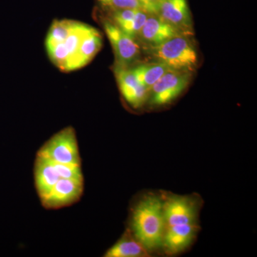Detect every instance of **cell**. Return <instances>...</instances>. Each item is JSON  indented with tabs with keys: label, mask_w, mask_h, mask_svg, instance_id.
<instances>
[{
	"label": "cell",
	"mask_w": 257,
	"mask_h": 257,
	"mask_svg": "<svg viewBox=\"0 0 257 257\" xmlns=\"http://www.w3.org/2000/svg\"><path fill=\"white\" fill-rule=\"evenodd\" d=\"M101 6L109 10L119 9H143V5L139 0H98Z\"/></svg>",
	"instance_id": "cell-19"
},
{
	"label": "cell",
	"mask_w": 257,
	"mask_h": 257,
	"mask_svg": "<svg viewBox=\"0 0 257 257\" xmlns=\"http://www.w3.org/2000/svg\"><path fill=\"white\" fill-rule=\"evenodd\" d=\"M91 27L84 24L75 22L73 29L63 42L64 47L68 52L69 57L68 69L67 71L77 69V53L81 41Z\"/></svg>",
	"instance_id": "cell-17"
},
{
	"label": "cell",
	"mask_w": 257,
	"mask_h": 257,
	"mask_svg": "<svg viewBox=\"0 0 257 257\" xmlns=\"http://www.w3.org/2000/svg\"><path fill=\"white\" fill-rule=\"evenodd\" d=\"M179 35H187L157 15L150 14L138 37L152 47Z\"/></svg>",
	"instance_id": "cell-10"
},
{
	"label": "cell",
	"mask_w": 257,
	"mask_h": 257,
	"mask_svg": "<svg viewBox=\"0 0 257 257\" xmlns=\"http://www.w3.org/2000/svg\"><path fill=\"white\" fill-rule=\"evenodd\" d=\"M101 37L99 32L91 27L79 45L77 53V69L90 62L101 47Z\"/></svg>",
	"instance_id": "cell-15"
},
{
	"label": "cell",
	"mask_w": 257,
	"mask_h": 257,
	"mask_svg": "<svg viewBox=\"0 0 257 257\" xmlns=\"http://www.w3.org/2000/svg\"><path fill=\"white\" fill-rule=\"evenodd\" d=\"M37 155L57 163L81 166L75 130L68 126L56 133L40 147Z\"/></svg>",
	"instance_id": "cell-3"
},
{
	"label": "cell",
	"mask_w": 257,
	"mask_h": 257,
	"mask_svg": "<svg viewBox=\"0 0 257 257\" xmlns=\"http://www.w3.org/2000/svg\"><path fill=\"white\" fill-rule=\"evenodd\" d=\"M116 77L121 94L134 109H138L145 104L150 96V89L139 82L131 69L119 66L116 69Z\"/></svg>",
	"instance_id": "cell-9"
},
{
	"label": "cell",
	"mask_w": 257,
	"mask_h": 257,
	"mask_svg": "<svg viewBox=\"0 0 257 257\" xmlns=\"http://www.w3.org/2000/svg\"><path fill=\"white\" fill-rule=\"evenodd\" d=\"M130 228L134 237L147 252L162 247L166 225L163 198L154 194L145 196L133 208Z\"/></svg>",
	"instance_id": "cell-1"
},
{
	"label": "cell",
	"mask_w": 257,
	"mask_h": 257,
	"mask_svg": "<svg viewBox=\"0 0 257 257\" xmlns=\"http://www.w3.org/2000/svg\"><path fill=\"white\" fill-rule=\"evenodd\" d=\"M103 25L119 66L126 67L136 60L140 55V50L135 40L111 21L105 20Z\"/></svg>",
	"instance_id": "cell-7"
},
{
	"label": "cell",
	"mask_w": 257,
	"mask_h": 257,
	"mask_svg": "<svg viewBox=\"0 0 257 257\" xmlns=\"http://www.w3.org/2000/svg\"><path fill=\"white\" fill-rule=\"evenodd\" d=\"M192 73L170 69L150 90V104L163 106L178 97L189 85Z\"/></svg>",
	"instance_id": "cell-4"
},
{
	"label": "cell",
	"mask_w": 257,
	"mask_h": 257,
	"mask_svg": "<svg viewBox=\"0 0 257 257\" xmlns=\"http://www.w3.org/2000/svg\"><path fill=\"white\" fill-rule=\"evenodd\" d=\"M131 69L139 82L150 90L152 86L170 69L166 64L156 62L141 64Z\"/></svg>",
	"instance_id": "cell-16"
},
{
	"label": "cell",
	"mask_w": 257,
	"mask_h": 257,
	"mask_svg": "<svg viewBox=\"0 0 257 257\" xmlns=\"http://www.w3.org/2000/svg\"><path fill=\"white\" fill-rule=\"evenodd\" d=\"M158 0H139L143 5L144 10L150 13L155 14V7Z\"/></svg>",
	"instance_id": "cell-20"
},
{
	"label": "cell",
	"mask_w": 257,
	"mask_h": 257,
	"mask_svg": "<svg viewBox=\"0 0 257 257\" xmlns=\"http://www.w3.org/2000/svg\"><path fill=\"white\" fill-rule=\"evenodd\" d=\"M84 190V179H60L41 200L47 209L69 207L78 202Z\"/></svg>",
	"instance_id": "cell-6"
},
{
	"label": "cell",
	"mask_w": 257,
	"mask_h": 257,
	"mask_svg": "<svg viewBox=\"0 0 257 257\" xmlns=\"http://www.w3.org/2000/svg\"><path fill=\"white\" fill-rule=\"evenodd\" d=\"M111 23L135 40L139 36L150 13L143 9H119L109 10Z\"/></svg>",
	"instance_id": "cell-12"
},
{
	"label": "cell",
	"mask_w": 257,
	"mask_h": 257,
	"mask_svg": "<svg viewBox=\"0 0 257 257\" xmlns=\"http://www.w3.org/2000/svg\"><path fill=\"white\" fill-rule=\"evenodd\" d=\"M197 232V224L167 226L164 235L162 248L167 254L175 255L182 252L192 244Z\"/></svg>",
	"instance_id": "cell-11"
},
{
	"label": "cell",
	"mask_w": 257,
	"mask_h": 257,
	"mask_svg": "<svg viewBox=\"0 0 257 257\" xmlns=\"http://www.w3.org/2000/svg\"><path fill=\"white\" fill-rule=\"evenodd\" d=\"M150 53L156 62L172 70L192 73L197 67V52L187 35H179L152 47Z\"/></svg>",
	"instance_id": "cell-2"
},
{
	"label": "cell",
	"mask_w": 257,
	"mask_h": 257,
	"mask_svg": "<svg viewBox=\"0 0 257 257\" xmlns=\"http://www.w3.org/2000/svg\"><path fill=\"white\" fill-rule=\"evenodd\" d=\"M35 188L40 199L46 196L61 179L55 163L48 159L36 155L34 167Z\"/></svg>",
	"instance_id": "cell-13"
},
{
	"label": "cell",
	"mask_w": 257,
	"mask_h": 257,
	"mask_svg": "<svg viewBox=\"0 0 257 257\" xmlns=\"http://www.w3.org/2000/svg\"><path fill=\"white\" fill-rule=\"evenodd\" d=\"M147 252L143 245L128 232L109 248L104 253V256L140 257L145 256Z\"/></svg>",
	"instance_id": "cell-14"
},
{
	"label": "cell",
	"mask_w": 257,
	"mask_h": 257,
	"mask_svg": "<svg viewBox=\"0 0 257 257\" xmlns=\"http://www.w3.org/2000/svg\"><path fill=\"white\" fill-rule=\"evenodd\" d=\"M163 209L167 226L196 224L199 206L191 197L172 195L164 198Z\"/></svg>",
	"instance_id": "cell-5"
},
{
	"label": "cell",
	"mask_w": 257,
	"mask_h": 257,
	"mask_svg": "<svg viewBox=\"0 0 257 257\" xmlns=\"http://www.w3.org/2000/svg\"><path fill=\"white\" fill-rule=\"evenodd\" d=\"M155 15L185 35L191 34L192 20L187 0H158Z\"/></svg>",
	"instance_id": "cell-8"
},
{
	"label": "cell",
	"mask_w": 257,
	"mask_h": 257,
	"mask_svg": "<svg viewBox=\"0 0 257 257\" xmlns=\"http://www.w3.org/2000/svg\"><path fill=\"white\" fill-rule=\"evenodd\" d=\"M75 22L71 20H55L49 30L47 45L61 43L69 36Z\"/></svg>",
	"instance_id": "cell-18"
}]
</instances>
